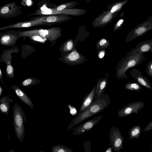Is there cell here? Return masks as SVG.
I'll return each instance as SVG.
<instances>
[{"mask_svg": "<svg viewBox=\"0 0 152 152\" xmlns=\"http://www.w3.org/2000/svg\"><path fill=\"white\" fill-rule=\"evenodd\" d=\"M15 134L18 140L20 142L23 141L25 135L24 125L19 126L14 125Z\"/></svg>", "mask_w": 152, "mask_h": 152, "instance_id": "29", "label": "cell"}, {"mask_svg": "<svg viewBox=\"0 0 152 152\" xmlns=\"http://www.w3.org/2000/svg\"><path fill=\"white\" fill-rule=\"evenodd\" d=\"M110 43L109 41L105 39H101L97 42L96 47L98 50L105 49L109 47Z\"/></svg>", "mask_w": 152, "mask_h": 152, "instance_id": "31", "label": "cell"}, {"mask_svg": "<svg viewBox=\"0 0 152 152\" xmlns=\"http://www.w3.org/2000/svg\"><path fill=\"white\" fill-rule=\"evenodd\" d=\"M102 118V116L100 115L87 121L75 127L73 130L72 134L74 135H79L90 131L101 120Z\"/></svg>", "mask_w": 152, "mask_h": 152, "instance_id": "12", "label": "cell"}, {"mask_svg": "<svg viewBox=\"0 0 152 152\" xmlns=\"http://www.w3.org/2000/svg\"><path fill=\"white\" fill-rule=\"evenodd\" d=\"M113 148L112 146L109 147L107 150L105 151V152H112L113 150Z\"/></svg>", "mask_w": 152, "mask_h": 152, "instance_id": "41", "label": "cell"}, {"mask_svg": "<svg viewBox=\"0 0 152 152\" xmlns=\"http://www.w3.org/2000/svg\"><path fill=\"white\" fill-rule=\"evenodd\" d=\"M53 152H73L71 149L67 147L60 145H58L53 147L52 148Z\"/></svg>", "mask_w": 152, "mask_h": 152, "instance_id": "30", "label": "cell"}, {"mask_svg": "<svg viewBox=\"0 0 152 152\" xmlns=\"http://www.w3.org/2000/svg\"><path fill=\"white\" fill-rule=\"evenodd\" d=\"M92 0H86L85 2V4H86L90 2Z\"/></svg>", "mask_w": 152, "mask_h": 152, "instance_id": "43", "label": "cell"}, {"mask_svg": "<svg viewBox=\"0 0 152 152\" xmlns=\"http://www.w3.org/2000/svg\"><path fill=\"white\" fill-rule=\"evenodd\" d=\"M124 13L122 12L120 15V18L117 21L113 28V31H115L120 29L123 26L124 22Z\"/></svg>", "mask_w": 152, "mask_h": 152, "instance_id": "32", "label": "cell"}, {"mask_svg": "<svg viewBox=\"0 0 152 152\" xmlns=\"http://www.w3.org/2000/svg\"><path fill=\"white\" fill-rule=\"evenodd\" d=\"M3 76V75L2 73V72L1 71V69L0 68V80L1 82L3 83L4 84H5V83L4 82V81H3L2 79Z\"/></svg>", "mask_w": 152, "mask_h": 152, "instance_id": "40", "label": "cell"}, {"mask_svg": "<svg viewBox=\"0 0 152 152\" xmlns=\"http://www.w3.org/2000/svg\"><path fill=\"white\" fill-rule=\"evenodd\" d=\"M10 99L9 96H4L0 99V109L1 113L8 115L10 109Z\"/></svg>", "mask_w": 152, "mask_h": 152, "instance_id": "23", "label": "cell"}, {"mask_svg": "<svg viewBox=\"0 0 152 152\" xmlns=\"http://www.w3.org/2000/svg\"><path fill=\"white\" fill-rule=\"evenodd\" d=\"M129 0H122L115 2L107 7V10L111 13L119 12Z\"/></svg>", "mask_w": 152, "mask_h": 152, "instance_id": "21", "label": "cell"}, {"mask_svg": "<svg viewBox=\"0 0 152 152\" xmlns=\"http://www.w3.org/2000/svg\"><path fill=\"white\" fill-rule=\"evenodd\" d=\"M145 106L142 102L136 101L125 105L118 112L117 115L120 117L123 118L133 113L137 114L138 112Z\"/></svg>", "mask_w": 152, "mask_h": 152, "instance_id": "10", "label": "cell"}, {"mask_svg": "<svg viewBox=\"0 0 152 152\" xmlns=\"http://www.w3.org/2000/svg\"><path fill=\"white\" fill-rule=\"evenodd\" d=\"M19 50L18 47H15L10 49L4 50L0 58V62L5 63L6 66L11 65L12 60V54L14 53H18Z\"/></svg>", "mask_w": 152, "mask_h": 152, "instance_id": "16", "label": "cell"}, {"mask_svg": "<svg viewBox=\"0 0 152 152\" xmlns=\"http://www.w3.org/2000/svg\"><path fill=\"white\" fill-rule=\"evenodd\" d=\"M40 82V80L37 78L30 77L22 82L21 85L22 86L26 87L37 85Z\"/></svg>", "mask_w": 152, "mask_h": 152, "instance_id": "27", "label": "cell"}, {"mask_svg": "<svg viewBox=\"0 0 152 152\" xmlns=\"http://www.w3.org/2000/svg\"><path fill=\"white\" fill-rule=\"evenodd\" d=\"M68 107L69 109V113L72 116L76 115L77 113V110L75 107L72 105L69 104Z\"/></svg>", "mask_w": 152, "mask_h": 152, "instance_id": "36", "label": "cell"}, {"mask_svg": "<svg viewBox=\"0 0 152 152\" xmlns=\"http://www.w3.org/2000/svg\"><path fill=\"white\" fill-rule=\"evenodd\" d=\"M85 9L78 8H70L62 10H57L54 8L42 10L38 9L34 13L28 14L27 16L32 15H66L77 17L86 13Z\"/></svg>", "mask_w": 152, "mask_h": 152, "instance_id": "4", "label": "cell"}, {"mask_svg": "<svg viewBox=\"0 0 152 152\" xmlns=\"http://www.w3.org/2000/svg\"><path fill=\"white\" fill-rule=\"evenodd\" d=\"M20 30L18 31L10 30L0 34V43L6 46L15 47L17 41L21 37L20 33Z\"/></svg>", "mask_w": 152, "mask_h": 152, "instance_id": "9", "label": "cell"}, {"mask_svg": "<svg viewBox=\"0 0 152 152\" xmlns=\"http://www.w3.org/2000/svg\"><path fill=\"white\" fill-rule=\"evenodd\" d=\"M110 145L116 152H119L123 148L124 137L118 128L112 126L109 132Z\"/></svg>", "mask_w": 152, "mask_h": 152, "instance_id": "8", "label": "cell"}, {"mask_svg": "<svg viewBox=\"0 0 152 152\" xmlns=\"http://www.w3.org/2000/svg\"><path fill=\"white\" fill-rule=\"evenodd\" d=\"M2 91H3V89H2L1 87V86H0V96H1V95Z\"/></svg>", "mask_w": 152, "mask_h": 152, "instance_id": "42", "label": "cell"}, {"mask_svg": "<svg viewBox=\"0 0 152 152\" xmlns=\"http://www.w3.org/2000/svg\"><path fill=\"white\" fill-rule=\"evenodd\" d=\"M105 54V50H102L99 52L98 53V57L99 58H102L104 57Z\"/></svg>", "mask_w": 152, "mask_h": 152, "instance_id": "39", "label": "cell"}, {"mask_svg": "<svg viewBox=\"0 0 152 152\" xmlns=\"http://www.w3.org/2000/svg\"><path fill=\"white\" fill-rule=\"evenodd\" d=\"M125 88L128 90L135 91H139L142 88L141 85L137 82H129L127 83L125 86Z\"/></svg>", "mask_w": 152, "mask_h": 152, "instance_id": "28", "label": "cell"}, {"mask_svg": "<svg viewBox=\"0 0 152 152\" xmlns=\"http://www.w3.org/2000/svg\"><path fill=\"white\" fill-rule=\"evenodd\" d=\"M24 113L21 106L15 103L13 107V121L14 125L20 126L26 121Z\"/></svg>", "mask_w": 152, "mask_h": 152, "instance_id": "14", "label": "cell"}, {"mask_svg": "<svg viewBox=\"0 0 152 152\" xmlns=\"http://www.w3.org/2000/svg\"><path fill=\"white\" fill-rule=\"evenodd\" d=\"M72 17L66 15H51L44 16V21L53 24H57L66 22L70 20Z\"/></svg>", "mask_w": 152, "mask_h": 152, "instance_id": "17", "label": "cell"}, {"mask_svg": "<svg viewBox=\"0 0 152 152\" xmlns=\"http://www.w3.org/2000/svg\"><path fill=\"white\" fill-rule=\"evenodd\" d=\"M110 103V100L108 95L102 93L98 98H95L87 109L72 120L68 129H72L77 124L104 110Z\"/></svg>", "mask_w": 152, "mask_h": 152, "instance_id": "1", "label": "cell"}, {"mask_svg": "<svg viewBox=\"0 0 152 152\" xmlns=\"http://www.w3.org/2000/svg\"><path fill=\"white\" fill-rule=\"evenodd\" d=\"M16 2H10L1 7L0 18L7 19L17 17L22 13V7L17 4Z\"/></svg>", "mask_w": 152, "mask_h": 152, "instance_id": "7", "label": "cell"}, {"mask_svg": "<svg viewBox=\"0 0 152 152\" xmlns=\"http://www.w3.org/2000/svg\"><path fill=\"white\" fill-rule=\"evenodd\" d=\"M119 12L111 13L107 10L104 11L96 17L92 22L94 28L104 26L110 23Z\"/></svg>", "mask_w": 152, "mask_h": 152, "instance_id": "11", "label": "cell"}, {"mask_svg": "<svg viewBox=\"0 0 152 152\" xmlns=\"http://www.w3.org/2000/svg\"><path fill=\"white\" fill-rule=\"evenodd\" d=\"M152 29V16L147 18L146 20L132 30L128 34L125 40L126 43L140 37Z\"/></svg>", "mask_w": 152, "mask_h": 152, "instance_id": "5", "label": "cell"}, {"mask_svg": "<svg viewBox=\"0 0 152 152\" xmlns=\"http://www.w3.org/2000/svg\"><path fill=\"white\" fill-rule=\"evenodd\" d=\"M62 28L59 27H51L48 29H35L21 31L20 34L21 37H29L37 35L46 38L51 44V47L56 42L57 40L62 36Z\"/></svg>", "mask_w": 152, "mask_h": 152, "instance_id": "3", "label": "cell"}, {"mask_svg": "<svg viewBox=\"0 0 152 152\" xmlns=\"http://www.w3.org/2000/svg\"><path fill=\"white\" fill-rule=\"evenodd\" d=\"M47 0L48 1H52V0Z\"/></svg>", "mask_w": 152, "mask_h": 152, "instance_id": "44", "label": "cell"}, {"mask_svg": "<svg viewBox=\"0 0 152 152\" xmlns=\"http://www.w3.org/2000/svg\"><path fill=\"white\" fill-rule=\"evenodd\" d=\"M63 63L70 65H73L83 63L86 59L75 50L72 51L64 56L58 58Z\"/></svg>", "mask_w": 152, "mask_h": 152, "instance_id": "13", "label": "cell"}, {"mask_svg": "<svg viewBox=\"0 0 152 152\" xmlns=\"http://www.w3.org/2000/svg\"><path fill=\"white\" fill-rule=\"evenodd\" d=\"M74 47V43L72 39H69L63 44L59 48L62 56H64L72 51Z\"/></svg>", "mask_w": 152, "mask_h": 152, "instance_id": "22", "label": "cell"}, {"mask_svg": "<svg viewBox=\"0 0 152 152\" xmlns=\"http://www.w3.org/2000/svg\"><path fill=\"white\" fill-rule=\"evenodd\" d=\"M28 37L34 40L42 42H45V39H47L46 38H43L37 35L31 36H30Z\"/></svg>", "mask_w": 152, "mask_h": 152, "instance_id": "35", "label": "cell"}, {"mask_svg": "<svg viewBox=\"0 0 152 152\" xmlns=\"http://www.w3.org/2000/svg\"><path fill=\"white\" fill-rule=\"evenodd\" d=\"M11 87L14 90L18 98L32 110L34 108V105L32 102L19 87L17 85H12L11 86Z\"/></svg>", "mask_w": 152, "mask_h": 152, "instance_id": "19", "label": "cell"}, {"mask_svg": "<svg viewBox=\"0 0 152 152\" xmlns=\"http://www.w3.org/2000/svg\"><path fill=\"white\" fill-rule=\"evenodd\" d=\"M134 48L137 51L141 53L152 52V39L140 42Z\"/></svg>", "mask_w": 152, "mask_h": 152, "instance_id": "20", "label": "cell"}, {"mask_svg": "<svg viewBox=\"0 0 152 152\" xmlns=\"http://www.w3.org/2000/svg\"><path fill=\"white\" fill-rule=\"evenodd\" d=\"M130 72L131 76L136 82L148 89H152V86L149 81L146 77L143 76L141 72L133 68Z\"/></svg>", "mask_w": 152, "mask_h": 152, "instance_id": "15", "label": "cell"}, {"mask_svg": "<svg viewBox=\"0 0 152 152\" xmlns=\"http://www.w3.org/2000/svg\"><path fill=\"white\" fill-rule=\"evenodd\" d=\"M21 4L25 6H30L32 5L33 2L32 0H22Z\"/></svg>", "mask_w": 152, "mask_h": 152, "instance_id": "37", "label": "cell"}, {"mask_svg": "<svg viewBox=\"0 0 152 152\" xmlns=\"http://www.w3.org/2000/svg\"><path fill=\"white\" fill-rule=\"evenodd\" d=\"M107 83V79L104 78L98 80L95 91L94 98H98L103 93H104V90L106 88Z\"/></svg>", "mask_w": 152, "mask_h": 152, "instance_id": "24", "label": "cell"}, {"mask_svg": "<svg viewBox=\"0 0 152 152\" xmlns=\"http://www.w3.org/2000/svg\"><path fill=\"white\" fill-rule=\"evenodd\" d=\"M44 15L35 17L30 19L28 21L19 22L4 26L0 28V30H2L9 28L30 27L39 26H50L53 24L47 23L43 20Z\"/></svg>", "mask_w": 152, "mask_h": 152, "instance_id": "6", "label": "cell"}, {"mask_svg": "<svg viewBox=\"0 0 152 152\" xmlns=\"http://www.w3.org/2000/svg\"><path fill=\"white\" fill-rule=\"evenodd\" d=\"M96 87L94 86L89 93L85 96L83 102L77 115H78L87 109L94 101Z\"/></svg>", "mask_w": 152, "mask_h": 152, "instance_id": "18", "label": "cell"}, {"mask_svg": "<svg viewBox=\"0 0 152 152\" xmlns=\"http://www.w3.org/2000/svg\"><path fill=\"white\" fill-rule=\"evenodd\" d=\"M152 129V120L149 123L143 130L142 132H146Z\"/></svg>", "mask_w": 152, "mask_h": 152, "instance_id": "38", "label": "cell"}, {"mask_svg": "<svg viewBox=\"0 0 152 152\" xmlns=\"http://www.w3.org/2000/svg\"><path fill=\"white\" fill-rule=\"evenodd\" d=\"M145 60L143 53L137 51L134 48L132 49L118 63L116 70L117 77L118 79L128 77L126 72L129 69L138 66Z\"/></svg>", "mask_w": 152, "mask_h": 152, "instance_id": "2", "label": "cell"}, {"mask_svg": "<svg viewBox=\"0 0 152 152\" xmlns=\"http://www.w3.org/2000/svg\"><path fill=\"white\" fill-rule=\"evenodd\" d=\"M146 72L148 75L152 78V60L148 61L146 65Z\"/></svg>", "mask_w": 152, "mask_h": 152, "instance_id": "33", "label": "cell"}, {"mask_svg": "<svg viewBox=\"0 0 152 152\" xmlns=\"http://www.w3.org/2000/svg\"><path fill=\"white\" fill-rule=\"evenodd\" d=\"M91 142L89 140H85L83 144L84 148L86 152H91Z\"/></svg>", "mask_w": 152, "mask_h": 152, "instance_id": "34", "label": "cell"}, {"mask_svg": "<svg viewBox=\"0 0 152 152\" xmlns=\"http://www.w3.org/2000/svg\"><path fill=\"white\" fill-rule=\"evenodd\" d=\"M141 132L140 126L138 125L134 126L131 128L129 131V137L130 140L134 138H138L140 135Z\"/></svg>", "mask_w": 152, "mask_h": 152, "instance_id": "25", "label": "cell"}, {"mask_svg": "<svg viewBox=\"0 0 152 152\" xmlns=\"http://www.w3.org/2000/svg\"><path fill=\"white\" fill-rule=\"evenodd\" d=\"M78 4V3L76 1H70L60 4L54 8L56 10L60 11L66 9L72 8Z\"/></svg>", "mask_w": 152, "mask_h": 152, "instance_id": "26", "label": "cell"}]
</instances>
